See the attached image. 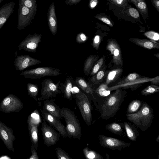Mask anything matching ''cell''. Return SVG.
<instances>
[{
	"label": "cell",
	"mask_w": 159,
	"mask_h": 159,
	"mask_svg": "<svg viewBox=\"0 0 159 159\" xmlns=\"http://www.w3.org/2000/svg\"><path fill=\"white\" fill-rule=\"evenodd\" d=\"M126 93L125 91L120 88L108 95L102 107L99 118L107 120L115 116L125 99Z\"/></svg>",
	"instance_id": "1"
},
{
	"label": "cell",
	"mask_w": 159,
	"mask_h": 159,
	"mask_svg": "<svg viewBox=\"0 0 159 159\" xmlns=\"http://www.w3.org/2000/svg\"><path fill=\"white\" fill-rule=\"evenodd\" d=\"M126 116L127 119L132 122L136 127L144 131L152 125L153 118V111L149 105L142 101V106L137 112L127 114Z\"/></svg>",
	"instance_id": "2"
},
{
	"label": "cell",
	"mask_w": 159,
	"mask_h": 159,
	"mask_svg": "<svg viewBox=\"0 0 159 159\" xmlns=\"http://www.w3.org/2000/svg\"><path fill=\"white\" fill-rule=\"evenodd\" d=\"M61 114L66 121V127L69 137L80 140L82 136V130L80 123L74 112L69 108L62 107Z\"/></svg>",
	"instance_id": "3"
},
{
	"label": "cell",
	"mask_w": 159,
	"mask_h": 159,
	"mask_svg": "<svg viewBox=\"0 0 159 159\" xmlns=\"http://www.w3.org/2000/svg\"><path fill=\"white\" fill-rule=\"evenodd\" d=\"M74 93V97L80 111L82 117L88 126H90L92 122L91 106L87 95L79 89Z\"/></svg>",
	"instance_id": "4"
},
{
	"label": "cell",
	"mask_w": 159,
	"mask_h": 159,
	"mask_svg": "<svg viewBox=\"0 0 159 159\" xmlns=\"http://www.w3.org/2000/svg\"><path fill=\"white\" fill-rule=\"evenodd\" d=\"M61 74L60 70L50 67H41L23 71L20 75L25 78L40 79L45 76H57Z\"/></svg>",
	"instance_id": "5"
},
{
	"label": "cell",
	"mask_w": 159,
	"mask_h": 159,
	"mask_svg": "<svg viewBox=\"0 0 159 159\" xmlns=\"http://www.w3.org/2000/svg\"><path fill=\"white\" fill-rule=\"evenodd\" d=\"M61 82L59 80L57 84H55L52 80L47 78L43 80L41 83L42 89L40 97L37 98L40 101L49 99L50 98L56 97L57 95L61 93L59 89Z\"/></svg>",
	"instance_id": "6"
},
{
	"label": "cell",
	"mask_w": 159,
	"mask_h": 159,
	"mask_svg": "<svg viewBox=\"0 0 159 159\" xmlns=\"http://www.w3.org/2000/svg\"><path fill=\"white\" fill-rule=\"evenodd\" d=\"M23 104L16 95L11 94L4 98L0 103V111L5 113L18 112L22 109Z\"/></svg>",
	"instance_id": "7"
},
{
	"label": "cell",
	"mask_w": 159,
	"mask_h": 159,
	"mask_svg": "<svg viewBox=\"0 0 159 159\" xmlns=\"http://www.w3.org/2000/svg\"><path fill=\"white\" fill-rule=\"evenodd\" d=\"M17 28L21 30L30 24L35 15V12L23 5L19 3Z\"/></svg>",
	"instance_id": "8"
},
{
	"label": "cell",
	"mask_w": 159,
	"mask_h": 159,
	"mask_svg": "<svg viewBox=\"0 0 159 159\" xmlns=\"http://www.w3.org/2000/svg\"><path fill=\"white\" fill-rule=\"evenodd\" d=\"M37 110L30 115L28 117L27 123L30 140L36 150L38 147V127L40 120L39 116Z\"/></svg>",
	"instance_id": "9"
},
{
	"label": "cell",
	"mask_w": 159,
	"mask_h": 159,
	"mask_svg": "<svg viewBox=\"0 0 159 159\" xmlns=\"http://www.w3.org/2000/svg\"><path fill=\"white\" fill-rule=\"evenodd\" d=\"M99 143L102 147L112 150L121 151L123 148L129 147L131 143H128L117 139L103 135L99 136Z\"/></svg>",
	"instance_id": "10"
},
{
	"label": "cell",
	"mask_w": 159,
	"mask_h": 159,
	"mask_svg": "<svg viewBox=\"0 0 159 159\" xmlns=\"http://www.w3.org/2000/svg\"><path fill=\"white\" fill-rule=\"evenodd\" d=\"M41 130L44 144L48 147L56 144L59 140L60 135L54 129L48 125L44 119Z\"/></svg>",
	"instance_id": "11"
},
{
	"label": "cell",
	"mask_w": 159,
	"mask_h": 159,
	"mask_svg": "<svg viewBox=\"0 0 159 159\" xmlns=\"http://www.w3.org/2000/svg\"><path fill=\"white\" fill-rule=\"evenodd\" d=\"M42 34L35 33L29 34L22 41L18 46L20 49H22L31 52H35L39 43L41 41Z\"/></svg>",
	"instance_id": "12"
},
{
	"label": "cell",
	"mask_w": 159,
	"mask_h": 159,
	"mask_svg": "<svg viewBox=\"0 0 159 159\" xmlns=\"http://www.w3.org/2000/svg\"><path fill=\"white\" fill-rule=\"evenodd\" d=\"M0 138L8 149L11 152H14L13 142L16 139V137L13 134V129L1 121Z\"/></svg>",
	"instance_id": "13"
},
{
	"label": "cell",
	"mask_w": 159,
	"mask_h": 159,
	"mask_svg": "<svg viewBox=\"0 0 159 159\" xmlns=\"http://www.w3.org/2000/svg\"><path fill=\"white\" fill-rule=\"evenodd\" d=\"M42 115L44 120L47 122L52 127L57 130L64 138L69 137L67 133L66 127L61 123L60 120L43 109L41 110Z\"/></svg>",
	"instance_id": "14"
},
{
	"label": "cell",
	"mask_w": 159,
	"mask_h": 159,
	"mask_svg": "<svg viewBox=\"0 0 159 159\" xmlns=\"http://www.w3.org/2000/svg\"><path fill=\"white\" fill-rule=\"evenodd\" d=\"M41 61L28 55H21L15 59L14 65L17 71H23L26 68L40 64Z\"/></svg>",
	"instance_id": "15"
},
{
	"label": "cell",
	"mask_w": 159,
	"mask_h": 159,
	"mask_svg": "<svg viewBox=\"0 0 159 159\" xmlns=\"http://www.w3.org/2000/svg\"><path fill=\"white\" fill-rule=\"evenodd\" d=\"M148 81H150L153 84H158L159 83V76H158L152 78H140L134 80L125 84L116 85L111 87H108V89L110 91L121 88H123L125 89L130 88L132 89L134 88H137L139 86V84Z\"/></svg>",
	"instance_id": "16"
},
{
	"label": "cell",
	"mask_w": 159,
	"mask_h": 159,
	"mask_svg": "<svg viewBox=\"0 0 159 159\" xmlns=\"http://www.w3.org/2000/svg\"><path fill=\"white\" fill-rule=\"evenodd\" d=\"M106 49L112 55V61L116 65L122 66L123 61L120 46L115 40L111 39L108 41Z\"/></svg>",
	"instance_id": "17"
},
{
	"label": "cell",
	"mask_w": 159,
	"mask_h": 159,
	"mask_svg": "<svg viewBox=\"0 0 159 159\" xmlns=\"http://www.w3.org/2000/svg\"><path fill=\"white\" fill-rule=\"evenodd\" d=\"M15 3L11 2L4 4L0 8V30L13 13Z\"/></svg>",
	"instance_id": "18"
},
{
	"label": "cell",
	"mask_w": 159,
	"mask_h": 159,
	"mask_svg": "<svg viewBox=\"0 0 159 159\" xmlns=\"http://www.w3.org/2000/svg\"><path fill=\"white\" fill-rule=\"evenodd\" d=\"M48 25L51 32L55 35L57 30V21L54 2L50 6L48 13Z\"/></svg>",
	"instance_id": "19"
},
{
	"label": "cell",
	"mask_w": 159,
	"mask_h": 159,
	"mask_svg": "<svg viewBox=\"0 0 159 159\" xmlns=\"http://www.w3.org/2000/svg\"><path fill=\"white\" fill-rule=\"evenodd\" d=\"M43 104V109L58 119L62 118L61 114V108L55 103L53 99L46 100Z\"/></svg>",
	"instance_id": "20"
},
{
	"label": "cell",
	"mask_w": 159,
	"mask_h": 159,
	"mask_svg": "<svg viewBox=\"0 0 159 159\" xmlns=\"http://www.w3.org/2000/svg\"><path fill=\"white\" fill-rule=\"evenodd\" d=\"M129 40L136 44L144 48L148 49L159 48V44L156 41L135 38L130 39Z\"/></svg>",
	"instance_id": "21"
},
{
	"label": "cell",
	"mask_w": 159,
	"mask_h": 159,
	"mask_svg": "<svg viewBox=\"0 0 159 159\" xmlns=\"http://www.w3.org/2000/svg\"><path fill=\"white\" fill-rule=\"evenodd\" d=\"M123 125L129 139L132 141H136L137 138L139 137V134L135 125L129 122L126 121L124 122Z\"/></svg>",
	"instance_id": "22"
},
{
	"label": "cell",
	"mask_w": 159,
	"mask_h": 159,
	"mask_svg": "<svg viewBox=\"0 0 159 159\" xmlns=\"http://www.w3.org/2000/svg\"><path fill=\"white\" fill-rule=\"evenodd\" d=\"M135 5L137 10L145 20L148 19V9L145 0H129Z\"/></svg>",
	"instance_id": "23"
},
{
	"label": "cell",
	"mask_w": 159,
	"mask_h": 159,
	"mask_svg": "<svg viewBox=\"0 0 159 159\" xmlns=\"http://www.w3.org/2000/svg\"><path fill=\"white\" fill-rule=\"evenodd\" d=\"M60 84L59 89L61 92L63 93L64 98L72 100L73 98L72 94V85L70 78L67 77L64 84L61 83Z\"/></svg>",
	"instance_id": "24"
},
{
	"label": "cell",
	"mask_w": 159,
	"mask_h": 159,
	"mask_svg": "<svg viewBox=\"0 0 159 159\" xmlns=\"http://www.w3.org/2000/svg\"><path fill=\"white\" fill-rule=\"evenodd\" d=\"M76 84L79 88L85 93L90 94L92 96L94 95V91L92 86L82 77H77L75 80Z\"/></svg>",
	"instance_id": "25"
},
{
	"label": "cell",
	"mask_w": 159,
	"mask_h": 159,
	"mask_svg": "<svg viewBox=\"0 0 159 159\" xmlns=\"http://www.w3.org/2000/svg\"><path fill=\"white\" fill-rule=\"evenodd\" d=\"M99 57L98 55H91L89 56L85 61L83 67V71L85 75L87 76L90 73L94 63Z\"/></svg>",
	"instance_id": "26"
},
{
	"label": "cell",
	"mask_w": 159,
	"mask_h": 159,
	"mask_svg": "<svg viewBox=\"0 0 159 159\" xmlns=\"http://www.w3.org/2000/svg\"><path fill=\"white\" fill-rule=\"evenodd\" d=\"M123 71L122 69L118 68L109 72L107 75L105 84L108 85L116 80L120 75Z\"/></svg>",
	"instance_id": "27"
},
{
	"label": "cell",
	"mask_w": 159,
	"mask_h": 159,
	"mask_svg": "<svg viewBox=\"0 0 159 159\" xmlns=\"http://www.w3.org/2000/svg\"><path fill=\"white\" fill-rule=\"evenodd\" d=\"M105 128L110 132L119 135H121L123 131L120 125L115 122L107 125L105 126Z\"/></svg>",
	"instance_id": "28"
},
{
	"label": "cell",
	"mask_w": 159,
	"mask_h": 159,
	"mask_svg": "<svg viewBox=\"0 0 159 159\" xmlns=\"http://www.w3.org/2000/svg\"><path fill=\"white\" fill-rule=\"evenodd\" d=\"M142 101L139 100H134L129 104L126 111L127 114H132L137 112L142 106Z\"/></svg>",
	"instance_id": "29"
},
{
	"label": "cell",
	"mask_w": 159,
	"mask_h": 159,
	"mask_svg": "<svg viewBox=\"0 0 159 159\" xmlns=\"http://www.w3.org/2000/svg\"><path fill=\"white\" fill-rule=\"evenodd\" d=\"M83 153L87 159H102L103 157L96 151L91 150L88 147H85L83 149Z\"/></svg>",
	"instance_id": "30"
},
{
	"label": "cell",
	"mask_w": 159,
	"mask_h": 159,
	"mask_svg": "<svg viewBox=\"0 0 159 159\" xmlns=\"http://www.w3.org/2000/svg\"><path fill=\"white\" fill-rule=\"evenodd\" d=\"M27 89L28 95L37 101V96L39 91L38 85L36 84L29 83L27 84Z\"/></svg>",
	"instance_id": "31"
},
{
	"label": "cell",
	"mask_w": 159,
	"mask_h": 159,
	"mask_svg": "<svg viewBox=\"0 0 159 159\" xmlns=\"http://www.w3.org/2000/svg\"><path fill=\"white\" fill-rule=\"evenodd\" d=\"M159 91V87L154 84L149 85L141 90L140 92L141 95L144 96L150 95Z\"/></svg>",
	"instance_id": "32"
},
{
	"label": "cell",
	"mask_w": 159,
	"mask_h": 159,
	"mask_svg": "<svg viewBox=\"0 0 159 159\" xmlns=\"http://www.w3.org/2000/svg\"><path fill=\"white\" fill-rule=\"evenodd\" d=\"M105 73V71L103 70L99 71L95 75L90 78L91 81L93 84H98L102 82Z\"/></svg>",
	"instance_id": "33"
},
{
	"label": "cell",
	"mask_w": 159,
	"mask_h": 159,
	"mask_svg": "<svg viewBox=\"0 0 159 159\" xmlns=\"http://www.w3.org/2000/svg\"><path fill=\"white\" fill-rule=\"evenodd\" d=\"M141 76L137 73H132L125 77L124 79L117 83L116 85L121 84L134 80L141 78Z\"/></svg>",
	"instance_id": "34"
},
{
	"label": "cell",
	"mask_w": 159,
	"mask_h": 159,
	"mask_svg": "<svg viewBox=\"0 0 159 159\" xmlns=\"http://www.w3.org/2000/svg\"><path fill=\"white\" fill-rule=\"evenodd\" d=\"M19 3L28 7L36 12L37 11V4L36 0H19Z\"/></svg>",
	"instance_id": "35"
},
{
	"label": "cell",
	"mask_w": 159,
	"mask_h": 159,
	"mask_svg": "<svg viewBox=\"0 0 159 159\" xmlns=\"http://www.w3.org/2000/svg\"><path fill=\"white\" fill-rule=\"evenodd\" d=\"M108 87L106 84H101L97 89L96 92L99 95L102 97H106L109 95L111 91L108 89Z\"/></svg>",
	"instance_id": "36"
},
{
	"label": "cell",
	"mask_w": 159,
	"mask_h": 159,
	"mask_svg": "<svg viewBox=\"0 0 159 159\" xmlns=\"http://www.w3.org/2000/svg\"><path fill=\"white\" fill-rule=\"evenodd\" d=\"M95 17L111 27L113 26L112 20L110 17L105 14L101 13L97 14L95 16Z\"/></svg>",
	"instance_id": "37"
},
{
	"label": "cell",
	"mask_w": 159,
	"mask_h": 159,
	"mask_svg": "<svg viewBox=\"0 0 159 159\" xmlns=\"http://www.w3.org/2000/svg\"><path fill=\"white\" fill-rule=\"evenodd\" d=\"M104 62V58L103 57H101L95 64L91 69L90 75L92 76L97 73L102 67Z\"/></svg>",
	"instance_id": "38"
},
{
	"label": "cell",
	"mask_w": 159,
	"mask_h": 159,
	"mask_svg": "<svg viewBox=\"0 0 159 159\" xmlns=\"http://www.w3.org/2000/svg\"><path fill=\"white\" fill-rule=\"evenodd\" d=\"M57 156L59 159H71L72 158L65 151L61 148L57 147L56 148Z\"/></svg>",
	"instance_id": "39"
},
{
	"label": "cell",
	"mask_w": 159,
	"mask_h": 159,
	"mask_svg": "<svg viewBox=\"0 0 159 159\" xmlns=\"http://www.w3.org/2000/svg\"><path fill=\"white\" fill-rule=\"evenodd\" d=\"M127 13L130 16L135 19L140 20L139 11L135 8L132 7H129L127 10Z\"/></svg>",
	"instance_id": "40"
},
{
	"label": "cell",
	"mask_w": 159,
	"mask_h": 159,
	"mask_svg": "<svg viewBox=\"0 0 159 159\" xmlns=\"http://www.w3.org/2000/svg\"><path fill=\"white\" fill-rule=\"evenodd\" d=\"M111 3L120 7H122L124 9L128 6L129 0H108Z\"/></svg>",
	"instance_id": "41"
},
{
	"label": "cell",
	"mask_w": 159,
	"mask_h": 159,
	"mask_svg": "<svg viewBox=\"0 0 159 159\" xmlns=\"http://www.w3.org/2000/svg\"><path fill=\"white\" fill-rule=\"evenodd\" d=\"M144 35L151 40L154 41H158L159 39V34L153 31H149L144 34Z\"/></svg>",
	"instance_id": "42"
},
{
	"label": "cell",
	"mask_w": 159,
	"mask_h": 159,
	"mask_svg": "<svg viewBox=\"0 0 159 159\" xmlns=\"http://www.w3.org/2000/svg\"><path fill=\"white\" fill-rule=\"evenodd\" d=\"M88 37L83 33H80L78 34L76 38V41L78 43H83L87 40Z\"/></svg>",
	"instance_id": "43"
},
{
	"label": "cell",
	"mask_w": 159,
	"mask_h": 159,
	"mask_svg": "<svg viewBox=\"0 0 159 159\" xmlns=\"http://www.w3.org/2000/svg\"><path fill=\"white\" fill-rule=\"evenodd\" d=\"M101 42V37L100 35H97L94 37L92 43L93 47L98 50L99 48Z\"/></svg>",
	"instance_id": "44"
},
{
	"label": "cell",
	"mask_w": 159,
	"mask_h": 159,
	"mask_svg": "<svg viewBox=\"0 0 159 159\" xmlns=\"http://www.w3.org/2000/svg\"><path fill=\"white\" fill-rule=\"evenodd\" d=\"M31 151L32 155L28 158L29 159H39L36 150L33 144H32L31 148Z\"/></svg>",
	"instance_id": "45"
},
{
	"label": "cell",
	"mask_w": 159,
	"mask_h": 159,
	"mask_svg": "<svg viewBox=\"0 0 159 159\" xmlns=\"http://www.w3.org/2000/svg\"><path fill=\"white\" fill-rule=\"evenodd\" d=\"M150 1L153 6L159 12V0H150Z\"/></svg>",
	"instance_id": "46"
},
{
	"label": "cell",
	"mask_w": 159,
	"mask_h": 159,
	"mask_svg": "<svg viewBox=\"0 0 159 159\" xmlns=\"http://www.w3.org/2000/svg\"><path fill=\"white\" fill-rule=\"evenodd\" d=\"M98 0H90L89 3V6L91 9L94 8L98 5Z\"/></svg>",
	"instance_id": "47"
},
{
	"label": "cell",
	"mask_w": 159,
	"mask_h": 159,
	"mask_svg": "<svg viewBox=\"0 0 159 159\" xmlns=\"http://www.w3.org/2000/svg\"><path fill=\"white\" fill-rule=\"evenodd\" d=\"M81 0H65L66 3L67 5H72L77 4Z\"/></svg>",
	"instance_id": "48"
},
{
	"label": "cell",
	"mask_w": 159,
	"mask_h": 159,
	"mask_svg": "<svg viewBox=\"0 0 159 159\" xmlns=\"http://www.w3.org/2000/svg\"><path fill=\"white\" fill-rule=\"evenodd\" d=\"M11 158L6 155L2 156L0 157V159H11Z\"/></svg>",
	"instance_id": "49"
},
{
	"label": "cell",
	"mask_w": 159,
	"mask_h": 159,
	"mask_svg": "<svg viewBox=\"0 0 159 159\" xmlns=\"http://www.w3.org/2000/svg\"><path fill=\"white\" fill-rule=\"evenodd\" d=\"M156 141L158 142H159V135L158 136L157 138L156 139Z\"/></svg>",
	"instance_id": "50"
},
{
	"label": "cell",
	"mask_w": 159,
	"mask_h": 159,
	"mask_svg": "<svg viewBox=\"0 0 159 159\" xmlns=\"http://www.w3.org/2000/svg\"><path fill=\"white\" fill-rule=\"evenodd\" d=\"M3 0H0V4L1 3V2L3 1Z\"/></svg>",
	"instance_id": "51"
}]
</instances>
